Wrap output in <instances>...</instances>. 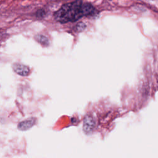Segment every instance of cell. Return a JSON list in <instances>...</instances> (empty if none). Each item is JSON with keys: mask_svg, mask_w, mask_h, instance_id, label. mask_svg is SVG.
Segmentation results:
<instances>
[{"mask_svg": "<svg viewBox=\"0 0 158 158\" xmlns=\"http://www.w3.org/2000/svg\"><path fill=\"white\" fill-rule=\"evenodd\" d=\"M98 12L94 6L88 2L77 0L63 4L53 16L56 21L61 23L72 22L85 17L92 15Z\"/></svg>", "mask_w": 158, "mask_h": 158, "instance_id": "6da1fadb", "label": "cell"}, {"mask_svg": "<svg viewBox=\"0 0 158 158\" xmlns=\"http://www.w3.org/2000/svg\"><path fill=\"white\" fill-rule=\"evenodd\" d=\"M12 69L14 71L20 76H27L30 73V68L22 64L15 63L12 65Z\"/></svg>", "mask_w": 158, "mask_h": 158, "instance_id": "7a4b0ae2", "label": "cell"}, {"mask_svg": "<svg viewBox=\"0 0 158 158\" xmlns=\"http://www.w3.org/2000/svg\"><path fill=\"white\" fill-rule=\"evenodd\" d=\"M36 39L40 43H41L43 46H48L49 44L48 39L43 35H38V36H36Z\"/></svg>", "mask_w": 158, "mask_h": 158, "instance_id": "5b68a950", "label": "cell"}, {"mask_svg": "<svg viewBox=\"0 0 158 158\" xmlns=\"http://www.w3.org/2000/svg\"><path fill=\"white\" fill-rule=\"evenodd\" d=\"M36 119L35 118H30L20 122L17 126V128L20 131H26L31 128L35 123Z\"/></svg>", "mask_w": 158, "mask_h": 158, "instance_id": "3957f363", "label": "cell"}, {"mask_svg": "<svg viewBox=\"0 0 158 158\" xmlns=\"http://www.w3.org/2000/svg\"><path fill=\"white\" fill-rule=\"evenodd\" d=\"M94 122L90 116H86L84 118L83 130L86 133H91L94 128Z\"/></svg>", "mask_w": 158, "mask_h": 158, "instance_id": "277c9868", "label": "cell"}]
</instances>
